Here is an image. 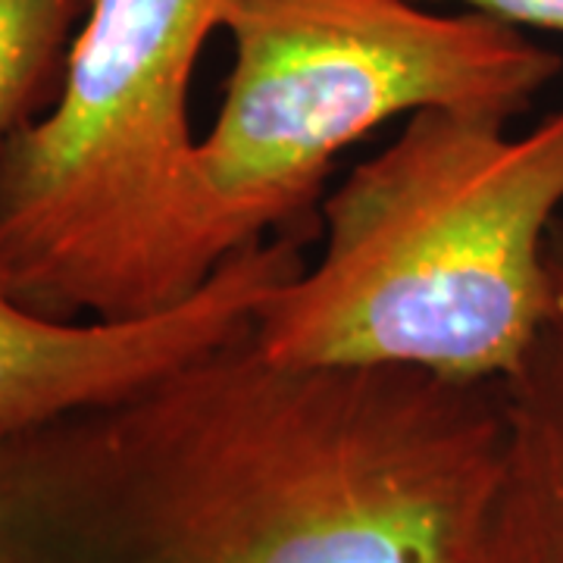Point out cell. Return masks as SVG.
Instances as JSON below:
<instances>
[{"label":"cell","mask_w":563,"mask_h":563,"mask_svg":"<svg viewBox=\"0 0 563 563\" xmlns=\"http://www.w3.org/2000/svg\"><path fill=\"white\" fill-rule=\"evenodd\" d=\"M558 298L523 366L501 383L504 442L473 563H563V225L551 232Z\"/></svg>","instance_id":"obj_6"},{"label":"cell","mask_w":563,"mask_h":563,"mask_svg":"<svg viewBox=\"0 0 563 563\" xmlns=\"http://www.w3.org/2000/svg\"><path fill=\"white\" fill-rule=\"evenodd\" d=\"M485 107L413 113L322 203V254L254 320L285 366L504 383L551 320L563 110L526 135Z\"/></svg>","instance_id":"obj_2"},{"label":"cell","mask_w":563,"mask_h":563,"mask_svg":"<svg viewBox=\"0 0 563 563\" xmlns=\"http://www.w3.org/2000/svg\"><path fill=\"white\" fill-rule=\"evenodd\" d=\"M501 383L235 339L0 435V563H473Z\"/></svg>","instance_id":"obj_1"},{"label":"cell","mask_w":563,"mask_h":563,"mask_svg":"<svg viewBox=\"0 0 563 563\" xmlns=\"http://www.w3.org/2000/svg\"><path fill=\"white\" fill-rule=\"evenodd\" d=\"M303 263L298 232L273 235L185 301L135 320H51L0 291V435L113 401L235 339Z\"/></svg>","instance_id":"obj_5"},{"label":"cell","mask_w":563,"mask_h":563,"mask_svg":"<svg viewBox=\"0 0 563 563\" xmlns=\"http://www.w3.org/2000/svg\"><path fill=\"white\" fill-rule=\"evenodd\" d=\"M88 7L91 0H0V141L57 101Z\"/></svg>","instance_id":"obj_7"},{"label":"cell","mask_w":563,"mask_h":563,"mask_svg":"<svg viewBox=\"0 0 563 563\" xmlns=\"http://www.w3.org/2000/svg\"><path fill=\"white\" fill-rule=\"evenodd\" d=\"M235 63L195 163L203 276L301 232L335 157L395 117L485 107L517 120L563 60L510 22L420 0H229Z\"/></svg>","instance_id":"obj_4"},{"label":"cell","mask_w":563,"mask_h":563,"mask_svg":"<svg viewBox=\"0 0 563 563\" xmlns=\"http://www.w3.org/2000/svg\"><path fill=\"white\" fill-rule=\"evenodd\" d=\"M426 3V0H420ZM476 13L510 22L517 29H544L563 35V0H454Z\"/></svg>","instance_id":"obj_8"},{"label":"cell","mask_w":563,"mask_h":563,"mask_svg":"<svg viewBox=\"0 0 563 563\" xmlns=\"http://www.w3.org/2000/svg\"><path fill=\"white\" fill-rule=\"evenodd\" d=\"M229 0H91L60 95L0 141V291L51 320H135L203 282L191 76Z\"/></svg>","instance_id":"obj_3"}]
</instances>
